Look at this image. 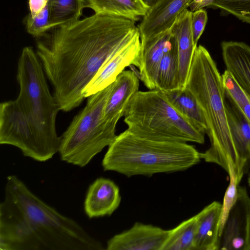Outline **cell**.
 Masks as SVG:
<instances>
[{
  "label": "cell",
  "mask_w": 250,
  "mask_h": 250,
  "mask_svg": "<svg viewBox=\"0 0 250 250\" xmlns=\"http://www.w3.org/2000/svg\"><path fill=\"white\" fill-rule=\"evenodd\" d=\"M193 0H155L143 18L138 28L141 41L169 30L177 16Z\"/></svg>",
  "instance_id": "obj_11"
},
{
  "label": "cell",
  "mask_w": 250,
  "mask_h": 250,
  "mask_svg": "<svg viewBox=\"0 0 250 250\" xmlns=\"http://www.w3.org/2000/svg\"><path fill=\"white\" fill-rule=\"evenodd\" d=\"M124 122L132 133L146 139L200 144L205 134L198 130L172 105L158 89L139 91L130 102Z\"/></svg>",
  "instance_id": "obj_6"
},
{
  "label": "cell",
  "mask_w": 250,
  "mask_h": 250,
  "mask_svg": "<svg viewBox=\"0 0 250 250\" xmlns=\"http://www.w3.org/2000/svg\"><path fill=\"white\" fill-rule=\"evenodd\" d=\"M191 12L186 9L177 17L170 28L178 46L180 88L186 87L193 55L194 45L191 26Z\"/></svg>",
  "instance_id": "obj_16"
},
{
  "label": "cell",
  "mask_w": 250,
  "mask_h": 250,
  "mask_svg": "<svg viewBox=\"0 0 250 250\" xmlns=\"http://www.w3.org/2000/svg\"><path fill=\"white\" fill-rule=\"evenodd\" d=\"M222 204L214 201L196 214L197 227L194 250H218Z\"/></svg>",
  "instance_id": "obj_18"
},
{
  "label": "cell",
  "mask_w": 250,
  "mask_h": 250,
  "mask_svg": "<svg viewBox=\"0 0 250 250\" xmlns=\"http://www.w3.org/2000/svg\"><path fill=\"white\" fill-rule=\"evenodd\" d=\"M214 0H193L189 6L190 11L194 12L206 7H209Z\"/></svg>",
  "instance_id": "obj_30"
},
{
  "label": "cell",
  "mask_w": 250,
  "mask_h": 250,
  "mask_svg": "<svg viewBox=\"0 0 250 250\" xmlns=\"http://www.w3.org/2000/svg\"><path fill=\"white\" fill-rule=\"evenodd\" d=\"M49 0H29L30 14L34 18L41 13L47 6Z\"/></svg>",
  "instance_id": "obj_29"
},
{
  "label": "cell",
  "mask_w": 250,
  "mask_h": 250,
  "mask_svg": "<svg viewBox=\"0 0 250 250\" xmlns=\"http://www.w3.org/2000/svg\"><path fill=\"white\" fill-rule=\"evenodd\" d=\"M247 250H250V215L249 216L247 229Z\"/></svg>",
  "instance_id": "obj_31"
},
{
  "label": "cell",
  "mask_w": 250,
  "mask_h": 250,
  "mask_svg": "<svg viewBox=\"0 0 250 250\" xmlns=\"http://www.w3.org/2000/svg\"><path fill=\"white\" fill-rule=\"evenodd\" d=\"M85 7L95 14L121 17L134 21L143 18L150 5L144 0H86Z\"/></svg>",
  "instance_id": "obj_19"
},
{
  "label": "cell",
  "mask_w": 250,
  "mask_h": 250,
  "mask_svg": "<svg viewBox=\"0 0 250 250\" xmlns=\"http://www.w3.org/2000/svg\"><path fill=\"white\" fill-rule=\"evenodd\" d=\"M140 35L134 21L95 13L39 37L36 53L60 110L79 106L83 90L102 65Z\"/></svg>",
  "instance_id": "obj_1"
},
{
  "label": "cell",
  "mask_w": 250,
  "mask_h": 250,
  "mask_svg": "<svg viewBox=\"0 0 250 250\" xmlns=\"http://www.w3.org/2000/svg\"><path fill=\"white\" fill-rule=\"evenodd\" d=\"M207 21V13L204 8L191 12V30L194 44L196 47L197 46L198 42L204 31Z\"/></svg>",
  "instance_id": "obj_28"
},
{
  "label": "cell",
  "mask_w": 250,
  "mask_h": 250,
  "mask_svg": "<svg viewBox=\"0 0 250 250\" xmlns=\"http://www.w3.org/2000/svg\"><path fill=\"white\" fill-rule=\"evenodd\" d=\"M228 173L229 175V183L225 193L223 203L222 204L220 219L219 222V235L221 233L224 226L230 209L235 204L238 196V187L236 176L233 169L230 166L229 167Z\"/></svg>",
  "instance_id": "obj_26"
},
{
  "label": "cell",
  "mask_w": 250,
  "mask_h": 250,
  "mask_svg": "<svg viewBox=\"0 0 250 250\" xmlns=\"http://www.w3.org/2000/svg\"><path fill=\"white\" fill-rule=\"evenodd\" d=\"M168 230L150 224L135 223L129 229L107 242V250H162Z\"/></svg>",
  "instance_id": "obj_10"
},
{
  "label": "cell",
  "mask_w": 250,
  "mask_h": 250,
  "mask_svg": "<svg viewBox=\"0 0 250 250\" xmlns=\"http://www.w3.org/2000/svg\"><path fill=\"white\" fill-rule=\"evenodd\" d=\"M248 182L249 186L250 187V175L249 176V178L248 179Z\"/></svg>",
  "instance_id": "obj_32"
},
{
  "label": "cell",
  "mask_w": 250,
  "mask_h": 250,
  "mask_svg": "<svg viewBox=\"0 0 250 250\" xmlns=\"http://www.w3.org/2000/svg\"><path fill=\"white\" fill-rule=\"evenodd\" d=\"M196 227L195 215L168 230L162 250H194Z\"/></svg>",
  "instance_id": "obj_23"
},
{
  "label": "cell",
  "mask_w": 250,
  "mask_h": 250,
  "mask_svg": "<svg viewBox=\"0 0 250 250\" xmlns=\"http://www.w3.org/2000/svg\"><path fill=\"white\" fill-rule=\"evenodd\" d=\"M121 201L120 189L111 180L96 179L88 187L84 202V210L90 219L111 215Z\"/></svg>",
  "instance_id": "obj_13"
},
{
  "label": "cell",
  "mask_w": 250,
  "mask_h": 250,
  "mask_svg": "<svg viewBox=\"0 0 250 250\" xmlns=\"http://www.w3.org/2000/svg\"><path fill=\"white\" fill-rule=\"evenodd\" d=\"M250 215V197L245 188L238 187L237 198L224 226L219 250H247V229Z\"/></svg>",
  "instance_id": "obj_9"
},
{
  "label": "cell",
  "mask_w": 250,
  "mask_h": 250,
  "mask_svg": "<svg viewBox=\"0 0 250 250\" xmlns=\"http://www.w3.org/2000/svg\"><path fill=\"white\" fill-rule=\"evenodd\" d=\"M186 87L196 99L207 124L210 146L200 153L201 159L219 165L228 173L231 166L235 172L237 158L228 122L222 75L208 50L201 45L195 50Z\"/></svg>",
  "instance_id": "obj_4"
},
{
  "label": "cell",
  "mask_w": 250,
  "mask_h": 250,
  "mask_svg": "<svg viewBox=\"0 0 250 250\" xmlns=\"http://www.w3.org/2000/svg\"><path fill=\"white\" fill-rule=\"evenodd\" d=\"M113 83L87 97L86 105L60 136L58 153L62 161L81 167L108 146L117 135L116 126L104 118Z\"/></svg>",
  "instance_id": "obj_7"
},
{
  "label": "cell",
  "mask_w": 250,
  "mask_h": 250,
  "mask_svg": "<svg viewBox=\"0 0 250 250\" xmlns=\"http://www.w3.org/2000/svg\"><path fill=\"white\" fill-rule=\"evenodd\" d=\"M155 83L156 89L165 92L180 88L178 46L172 34L160 63Z\"/></svg>",
  "instance_id": "obj_21"
},
{
  "label": "cell",
  "mask_w": 250,
  "mask_h": 250,
  "mask_svg": "<svg viewBox=\"0 0 250 250\" xmlns=\"http://www.w3.org/2000/svg\"><path fill=\"white\" fill-rule=\"evenodd\" d=\"M49 25L51 29L79 20L84 0H49Z\"/></svg>",
  "instance_id": "obj_22"
},
{
  "label": "cell",
  "mask_w": 250,
  "mask_h": 250,
  "mask_svg": "<svg viewBox=\"0 0 250 250\" xmlns=\"http://www.w3.org/2000/svg\"><path fill=\"white\" fill-rule=\"evenodd\" d=\"M139 77L132 70H124L118 75L104 109V118L108 123L116 126L139 91Z\"/></svg>",
  "instance_id": "obj_14"
},
{
  "label": "cell",
  "mask_w": 250,
  "mask_h": 250,
  "mask_svg": "<svg viewBox=\"0 0 250 250\" xmlns=\"http://www.w3.org/2000/svg\"><path fill=\"white\" fill-rule=\"evenodd\" d=\"M172 105L195 127L207 133L206 118L200 105L193 94L187 87L165 92Z\"/></svg>",
  "instance_id": "obj_20"
},
{
  "label": "cell",
  "mask_w": 250,
  "mask_h": 250,
  "mask_svg": "<svg viewBox=\"0 0 250 250\" xmlns=\"http://www.w3.org/2000/svg\"><path fill=\"white\" fill-rule=\"evenodd\" d=\"M219 9L241 21L250 24V0H214L208 7Z\"/></svg>",
  "instance_id": "obj_25"
},
{
  "label": "cell",
  "mask_w": 250,
  "mask_h": 250,
  "mask_svg": "<svg viewBox=\"0 0 250 250\" xmlns=\"http://www.w3.org/2000/svg\"><path fill=\"white\" fill-rule=\"evenodd\" d=\"M0 204V250H103L77 222L34 194L17 176L6 177Z\"/></svg>",
  "instance_id": "obj_3"
},
{
  "label": "cell",
  "mask_w": 250,
  "mask_h": 250,
  "mask_svg": "<svg viewBox=\"0 0 250 250\" xmlns=\"http://www.w3.org/2000/svg\"><path fill=\"white\" fill-rule=\"evenodd\" d=\"M43 66L32 47L23 48L18 62V97L0 104L3 143L25 157L43 162L59 151L56 118L60 109L51 94Z\"/></svg>",
  "instance_id": "obj_2"
},
{
  "label": "cell",
  "mask_w": 250,
  "mask_h": 250,
  "mask_svg": "<svg viewBox=\"0 0 250 250\" xmlns=\"http://www.w3.org/2000/svg\"><path fill=\"white\" fill-rule=\"evenodd\" d=\"M225 103L229 131L237 158L235 175L239 184L246 167L250 161V123L225 94Z\"/></svg>",
  "instance_id": "obj_12"
},
{
  "label": "cell",
  "mask_w": 250,
  "mask_h": 250,
  "mask_svg": "<svg viewBox=\"0 0 250 250\" xmlns=\"http://www.w3.org/2000/svg\"><path fill=\"white\" fill-rule=\"evenodd\" d=\"M225 94L237 107L250 123V97L226 70L222 75Z\"/></svg>",
  "instance_id": "obj_24"
},
{
  "label": "cell",
  "mask_w": 250,
  "mask_h": 250,
  "mask_svg": "<svg viewBox=\"0 0 250 250\" xmlns=\"http://www.w3.org/2000/svg\"><path fill=\"white\" fill-rule=\"evenodd\" d=\"M201 160L200 152L187 143L148 139L126 129L108 146L102 166L128 177L151 176L186 170Z\"/></svg>",
  "instance_id": "obj_5"
},
{
  "label": "cell",
  "mask_w": 250,
  "mask_h": 250,
  "mask_svg": "<svg viewBox=\"0 0 250 250\" xmlns=\"http://www.w3.org/2000/svg\"><path fill=\"white\" fill-rule=\"evenodd\" d=\"M221 49L226 70L250 97V46L243 42L224 41Z\"/></svg>",
  "instance_id": "obj_17"
},
{
  "label": "cell",
  "mask_w": 250,
  "mask_h": 250,
  "mask_svg": "<svg viewBox=\"0 0 250 250\" xmlns=\"http://www.w3.org/2000/svg\"><path fill=\"white\" fill-rule=\"evenodd\" d=\"M170 29L151 39L141 41L139 79L149 90L156 89V78L160 63L167 48Z\"/></svg>",
  "instance_id": "obj_15"
},
{
  "label": "cell",
  "mask_w": 250,
  "mask_h": 250,
  "mask_svg": "<svg viewBox=\"0 0 250 250\" xmlns=\"http://www.w3.org/2000/svg\"><path fill=\"white\" fill-rule=\"evenodd\" d=\"M49 2L45 8L34 18L28 15L26 21L27 32L32 36L39 38L51 29L49 25Z\"/></svg>",
  "instance_id": "obj_27"
},
{
  "label": "cell",
  "mask_w": 250,
  "mask_h": 250,
  "mask_svg": "<svg viewBox=\"0 0 250 250\" xmlns=\"http://www.w3.org/2000/svg\"><path fill=\"white\" fill-rule=\"evenodd\" d=\"M141 52L140 35L105 62L83 90V97L87 98L109 86L125 67L131 65L138 67Z\"/></svg>",
  "instance_id": "obj_8"
}]
</instances>
